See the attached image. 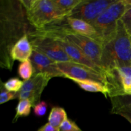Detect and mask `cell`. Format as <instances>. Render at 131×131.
Instances as JSON below:
<instances>
[{"mask_svg": "<svg viewBox=\"0 0 131 131\" xmlns=\"http://www.w3.org/2000/svg\"><path fill=\"white\" fill-rule=\"evenodd\" d=\"M125 1L127 5V8L120 20L124 24L125 30L131 37V0H125Z\"/></svg>", "mask_w": 131, "mask_h": 131, "instance_id": "44dd1931", "label": "cell"}, {"mask_svg": "<svg viewBox=\"0 0 131 131\" xmlns=\"http://www.w3.org/2000/svg\"><path fill=\"white\" fill-rule=\"evenodd\" d=\"M31 107H33V106L29 100H19L15 108L16 113L13 120V122H15L19 118L26 117L29 116L31 113Z\"/></svg>", "mask_w": 131, "mask_h": 131, "instance_id": "2e32d148", "label": "cell"}, {"mask_svg": "<svg viewBox=\"0 0 131 131\" xmlns=\"http://www.w3.org/2000/svg\"><path fill=\"white\" fill-rule=\"evenodd\" d=\"M24 81H21L17 78H12L9 79L4 83V86L5 88L9 92L13 93H17L23 87Z\"/></svg>", "mask_w": 131, "mask_h": 131, "instance_id": "ffe728a7", "label": "cell"}, {"mask_svg": "<svg viewBox=\"0 0 131 131\" xmlns=\"http://www.w3.org/2000/svg\"><path fill=\"white\" fill-rule=\"evenodd\" d=\"M130 40H131V37H130Z\"/></svg>", "mask_w": 131, "mask_h": 131, "instance_id": "4316f807", "label": "cell"}, {"mask_svg": "<svg viewBox=\"0 0 131 131\" xmlns=\"http://www.w3.org/2000/svg\"><path fill=\"white\" fill-rule=\"evenodd\" d=\"M65 20L68 26L73 31L90 37L97 42V31L92 24L84 20L71 17H66Z\"/></svg>", "mask_w": 131, "mask_h": 131, "instance_id": "7c38bea8", "label": "cell"}, {"mask_svg": "<svg viewBox=\"0 0 131 131\" xmlns=\"http://www.w3.org/2000/svg\"><path fill=\"white\" fill-rule=\"evenodd\" d=\"M111 113L122 116L131 124V104L112 106Z\"/></svg>", "mask_w": 131, "mask_h": 131, "instance_id": "d6986e66", "label": "cell"}, {"mask_svg": "<svg viewBox=\"0 0 131 131\" xmlns=\"http://www.w3.org/2000/svg\"><path fill=\"white\" fill-rule=\"evenodd\" d=\"M56 40L58 42V43L61 46V48L64 50V51L66 52L67 54L70 58V59L72 60L73 62H75L78 63L86 65V66L92 68V69L102 73V74H106V72L102 68L99 67L97 65H95L94 63L92 62L76 46L69 43V42H67V41L63 40Z\"/></svg>", "mask_w": 131, "mask_h": 131, "instance_id": "9c48e42d", "label": "cell"}, {"mask_svg": "<svg viewBox=\"0 0 131 131\" xmlns=\"http://www.w3.org/2000/svg\"><path fill=\"white\" fill-rule=\"evenodd\" d=\"M28 35L23 36L12 48L10 56L14 61L16 60L22 63L30 59L33 49Z\"/></svg>", "mask_w": 131, "mask_h": 131, "instance_id": "30bf717a", "label": "cell"}, {"mask_svg": "<svg viewBox=\"0 0 131 131\" xmlns=\"http://www.w3.org/2000/svg\"><path fill=\"white\" fill-rule=\"evenodd\" d=\"M55 5L61 13L68 17L73 10L83 1V0H53Z\"/></svg>", "mask_w": 131, "mask_h": 131, "instance_id": "e0dca14e", "label": "cell"}, {"mask_svg": "<svg viewBox=\"0 0 131 131\" xmlns=\"http://www.w3.org/2000/svg\"><path fill=\"white\" fill-rule=\"evenodd\" d=\"M20 0H0V67L11 71L10 53L15 43L33 31Z\"/></svg>", "mask_w": 131, "mask_h": 131, "instance_id": "6da1fadb", "label": "cell"}, {"mask_svg": "<svg viewBox=\"0 0 131 131\" xmlns=\"http://www.w3.org/2000/svg\"><path fill=\"white\" fill-rule=\"evenodd\" d=\"M47 110V104L46 101H41L33 107L34 115L37 117H42L46 115Z\"/></svg>", "mask_w": 131, "mask_h": 131, "instance_id": "cb8c5ba5", "label": "cell"}, {"mask_svg": "<svg viewBox=\"0 0 131 131\" xmlns=\"http://www.w3.org/2000/svg\"><path fill=\"white\" fill-rule=\"evenodd\" d=\"M75 84H78L81 89L88 92L101 93L106 98L108 97L109 90L107 87L101 83L93 81H81L72 80Z\"/></svg>", "mask_w": 131, "mask_h": 131, "instance_id": "4fadbf2b", "label": "cell"}, {"mask_svg": "<svg viewBox=\"0 0 131 131\" xmlns=\"http://www.w3.org/2000/svg\"><path fill=\"white\" fill-rule=\"evenodd\" d=\"M18 74L19 77L24 79V81H28L33 77L34 74L33 65L31 60L22 62L18 67Z\"/></svg>", "mask_w": 131, "mask_h": 131, "instance_id": "ac0fdd59", "label": "cell"}, {"mask_svg": "<svg viewBox=\"0 0 131 131\" xmlns=\"http://www.w3.org/2000/svg\"><path fill=\"white\" fill-rule=\"evenodd\" d=\"M127 66H131L130 36L120 20L115 37L102 47L101 67L106 72Z\"/></svg>", "mask_w": 131, "mask_h": 131, "instance_id": "7a4b0ae2", "label": "cell"}, {"mask_svg": "<svg viewBox=\"0 0 131 131\" xmlns=\"http://www.w3.org/2000/svg\"><path fill=\"white\" fill-rule=\"evenodd\" d=\"M125 95H131V66L117 68Z\"/></svg>", "mask_w": 131, "mask_h": 131, "instance_id": "9a60e30c", "label": "cell"}, {"mask_svg": "<svg viewBox=\"0 0 131 131\" xmlns=\"http://www.w3.org/2000/svg\"><path fill=\"white\" fill-rule=\"evenodd\" d=\"M116 0H83L68 17L84 20L92 24Z\"/></svg>", "mask_w": 131, "mask_h": 131, "instance_id": "52a82bcc", "label": "cell"}, {"mask_svg": "<svg viewBox=\"0 0 131 131\" xmlns=\"http://www.w3.org/2000/svg\"><path fill=\"white\" fill-rule=\"evenodd\" d=\"M127 8L125 0H116L92 24L97 31V42L102 47L115 37L118 21Z\"/></svg>", "mask_w": 131, "mask_h": 131, "instance_id": "277c9868", "label": "cell"}, {"mask_svg": "<svg viewBox=\"0 0 131 131\" xmlns=\"http://www.w3.org/2000/svg\"><path fill=\"white\" fill-rule=\"evenodd\" d=\"M28 36L33 51L47 56L55 63L72 61L56 40L46 36L33 34L31 32Z\"/></svg>", "mask_w": 131, "mask_h": 131, "instance_id": "5b68a950", "label": "cell"}, {"mask_svg": "<svg viewBox=\"0 0 131 131\" xmlns=\"http://www.w3.org/2000/svg\"><path fill=\"white\" fill-rule=\"evenodd\" d=\"M37 131H60V128H56L50 125L49 123H46Z\"/></svg>", "mask_w": 131, "mask_h": 131, "instance_id": "484cf974", "label": "cell"}, {"mask_svg": "<svg viewBox=\"0 0 131 131\" xmlns=\"http://www.w3.org/2000/svg\"><path fill=\"white\" fill-rule=\"evenodd\" d=\"M15 93L9 92L5 88L4 83L0 81V104L6 103L10 100L15 99Z\"/></svg>", "mask_w": 131, "mask_h": 131, "instance_id": "7402d4cb", "label": "cell"}, {"mask_svg": "<svg viewBox=\"0 0 131 131\" xmlns=\"http://www.w3.org/2000/svg\"><path fill=\"white\" fill-rule=\"evenodd\" d=\"M60 131H83L75 122L68 118L60 125Z\"/></svg>", "mask_w": 131, "mask_h": 131, "instance_id": "603a6c76", "label": "cell"}, {"mask_svg": "<svg viewBox=\"0 0 131 131\" xmlns=\"http://www.w3.org/2000/svg\"><path fill=\"white\" fill-rule=\"evenodd\" d=\"M110 99H111L112 106L131 104V95H122L113 97Z\"/></svg>", "mask_w": 131, "mask_h": 131, "instance_id": "d4e9b609", "label": "cell"}, {"mask_svg": "<svg viewBox=\"0 0 131 131\" xmlns=\"http://www.w3.org/2000/svg\"><path fill=\"white\" fill-rule=\"evenodd\" d=\"M67 119L66 111L60 107H53L50 111L48 117V123L56 128H60L65 120Z\"/></svg>", "mask_w": 131, "mask_h": 131, "instance_id": "5bb4252c", "label": "cell"}, {"mask_svg": "<svg viewBox=\"0 0 131 131\" xmlns=\"http://www.w3.org/2000/svg\"><path fill=\"white\" fill-rule=\"evenodd\" d=\"M50 79L51 78L45 74H35L29 80L24 81L23 87L19 92H32L41 98L42 92Z\"/></svg>", "mask_w": 131, "mask_h": 131, "instance_id": "8fae6325", "label": "cell"}, {"mask_svg": "<svg viewBox=\"0 0 131 131\" xmlns=\"http://www.w3.org/2000/svg\"><path fill=\"white\" fill-rule=\"evenodd\" d=\"M29 24L35 29L66 17L55 5L53 0H20Z\"/></svg>", "mask_w": 131, "mask_h": 131, "instance_id": "3957f363", "label": "cell"}, {"mask_svg": "<svg viewBox=\"0 0 131 131\" xmlns=\"http://www.w3.org/2000/svg\"><path fill=\"white\" fill-rule=\"evenodd\" d=\"M33 67L34 74H43L50 78L60 77L65 78V75L60 71L56 66V63L47 56L33 51L30 58Z\"/></svg>", "mask_w": 131, "mask_h": 131, "instance_id": "ba28073f", "label": "cell"}, {"mask_svg": "<svg viewBox=\"0 0 131 131\" xmlns=\"http://www.w3.org/2000/svg\"><path fill=\"white\" fill-rule=\"evenodd\" d=\"M56 66L65 78L71 80L93 81L106 86V75L89 67L73 61L56 63Z\"/></svg>", "mask_w": 131, "mask_h": 131, "instance_id": "8992f818", "label": "cell"}]
</instances>
